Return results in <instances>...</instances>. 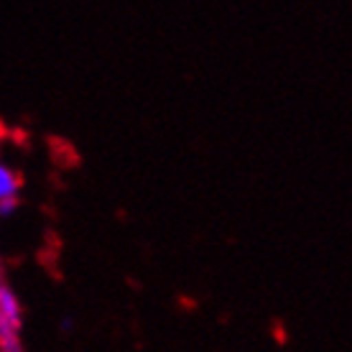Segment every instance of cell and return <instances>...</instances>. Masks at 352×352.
<instances>
[{"instance_id": "obj_3", "label": "cell", "mask_w": 352, "mask_h": 352, "mask_svg": "<svg viewBox=\"0 0 352 352\" xmlns=\"http://www.w3.org/2000/svg\"><path fill=\"white\" fill-rule=\"evenodd\" d=\"M16 207H18L16 199H3V202H0V217H6V214H13V212H16Z\"/></svg>"}, {"instance_id": "obj_2", "label": "cell", "mask_w": 352, "mask_h": 352, "mask_svg": "<svg viewBox=\"0 0 352 352\" xmlns=\"http://www.w3.org/2000/svg\"><path fill=\"white\" fill-rule=\"evenodd\" d=\"M18 194V176L8 166L0 164V202L3 199H16Z\"/></svg>"}, {"instance_id": "obj_4", "label": "cell", "mask_w": 352, "mask_h": 352, "mask_svg": "<svg viewBox=\"0 0 352 352\" xmlns=\"http://www.w3.org/2000/svg\"><path fill=\"white\" fill-rule=\"evenodd\" d=\"M0 286H3V268H0Z\"/></svg>"}, {"instance_id": "obj_1", "label": "cell", "mask_w": 352, "mask_h": 352, "mask_svg": "<svg viewBox=\"0 0 352 352\" xmlns=\"http://www.w3.org/2000/svg\"><path fill=\"white\" fill-rule=\"evenodd\" d=\"M18 332H21V304L8 286H0V352H23Z\"/></svg>"}]
</instances>
